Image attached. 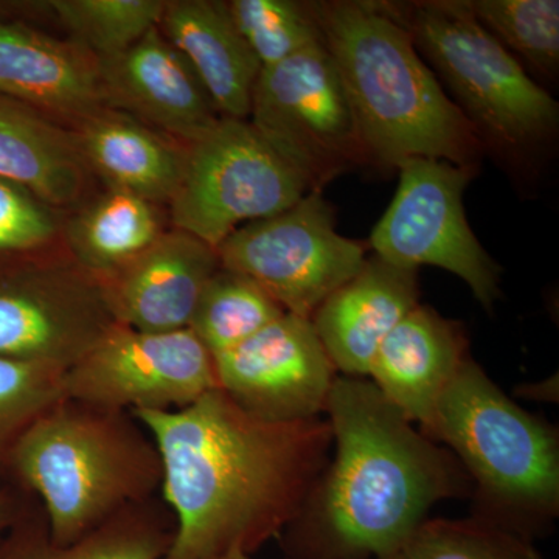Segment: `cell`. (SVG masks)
Returning <instances> with one entry per match:
<instances>
[{
    "label": "cell",
    "instance_id": "obj_1",
    "mask_svg": "<svg viewBox=\"0 0 559 559\" xmlns=\"http://www.w3.org/2000/svg\"><path fill=\"white\" fill-rule=\"evenodd\" d=\"M162 460L175 538L162 559L250 555L299 514L333 447L330 423H274L221 389L183 409L135 411Z\"/></svg>",
    "mask_w": 559,
    "mask_h": 559
},
{
    "label": "cell",
    "instance_id": "obj_2",
    "mask_svg": "<svg viewBox=\"0 0 559 559\" xmlns=\"http://www.w3.org/2000/svg\"><path fill=\"white\" fill-rule=\"evenodd\" d=\"M334 459L280 535L285 559H395L437 502L473 492L450 451L360 378H336Z\"/></svg>",
    "mask_w": 559,
    "mask_h": 559
},
{
    "label": "cell",
    "instance_id": "obj_3",
    "mask_svg": "<svg viewBox=\"0 0 559 559\" xmlns=\"http://www.w3.org/2000/svg\"><path fill=\"white\" fill-rule=\"evenodd\" d=\"M369 164L426 157L477 168L484 143L381 2H314Z\"/></svg>",
    "mask_w": 559,
    "mask_h": 559
},
{
    "label": "cell",
    "instance_id": "obj_4",
    "mask_svg": "<svg viewBox=\"0 0 559 559\" xmlns=\"http://www.w3.org/2000/svg\"><path fill=\"white\" fill-rule=\"evenodd\" d=\"M9 485L39 500L51 539L69 546L121 510L156 498L162 460L131 412L64 396L14 448Z\"/></svg>",
    "mask_w": 559,
    "mask_h": 559
},
{
    "label": "cell",
    "instance_id": "obj_5",
    "mask_svg": "<svg viewBox=\"0 0 559 559\" xmlns=\"http://www.w3.org/2000/svg\"><path fill=\"white\" fill-rule=\"evenodd\" d=\"M426 436L448 444L476 485L474 516L528 540L557 520V430L516 406L473 359L444 390Z\"/></svg>",
    "mask_w": 559,
    "mask_h": 559
},
{
    "label": "cell",
    "instance_id": "obj_6",
    "mask_svg": "<svg viewBox=\"0 0 559 559\" xmlns=\"http://www.w3.org/2000/svg\"><path fill=\"white\" fill-rule=\"evenodd\" d=\"M450 90L484 148L528 153L557 134L559 105L480 27L462 0L381 2Z\"/></svg>",
    "mask_w": 559,
    "mask_h": 559
},
{
    "label": "cell",
    "instance_id": "obj_7",
    "mask_svg": "<svg viewBox=\"0 0 559 559\" xmlns=\"http://www.w3.org/2000/svg\"><path fill=\"white\" fill-rule=\"evenodd\" d=\"M311 187L249 120L221 119L191 143L171 202L176 229L212 248L235 230L285 212Z\"/></svg>",
    "mask_w": 559,
    "mask_h": 559
},
{
    "label": "cell",
    "instance_id": "obj_8",
    "mask_svg": "<svg viewBox=\"0 0 559 559\" xmlns=\"http://www.w3.org/2000/svg\"><path fill=\"white\" fill-rule=\"evenodd\" d=\"M250 123L299 168L311 191L367 165L347 94L325 44L261 69Z\"/></svg>",
    "mask_w": 559,
    "mask_h": 559
},
{
    "label": "cell",
    "instance_id": "obj_9",
    "mask_svg": "<svg viewBox=\"0 0 559 559\" xmlns=\"http://www.w3.org/2000/svg\"><path fill=\"white\" fill-rule=\"evenodd\" d=\"M216 253L221 267L255 282L289 314L310 320L367 260L360 242L337 234L333 209L319 191L235 230Z\"/></svg>",
    "mask_w": 559,
    "mask_h": 559
},
{
    "label": "cell",
    "instance_id": "obj_10",
    "mask_svg": "<svg viewBox=\"0 0 559 559\" xmlns=\"http://www.w3.org/2000/svg\"><path fill=\"white\" fill-rule=\"evenodd\" d=\"M396 168L399 190L371 231L377 257L407 270L428 264L451 272L491 312L500 297V267L481 248L463 207L476 168L426 157Z\"/></svg>",
    "mask_w": 559,
    "mask_h": 559
},
{
    "label": "cell",
    "instance_id": "obj_11",
    "mask_svg": "<svg viewBox=\"0 0 559 559\" xmlns=\"http://www.w3.org/2000/svg\"><path fill=\"white\" fill-rule=\"evenodd\" d=\"M66 396L108 409H183L219 389L215 358L190 329L139 331L116 323L66 370Z\"/></svg>",
    "mask_w": 559,
    "mask_h": 559
},
{
    "label": "cell",
    "instance_id": "obj_12",
    "mask_svg": "<svg viewBox=\"0 0 559 559\" xmlns=\"http://www.w3.org/2000/svg\"><path fill=\"white\" fill-rule=\"evenodd\" d=\"M100 282L79 266L0 277V356L68 370L116 325Z\"/></svg>",
    "mask_w": 559,
    "mask_h": 559
},
{
    "label": "cell",
    "instance_id": "obj_13",
    "mask_svg": "<svg viewBox=\"0 0 559 559\" xmlns=\"http://www.w3.org/2000/svg\"><path fill=\"white\" fill-rule=\"evenodd\" d=\"M215 367L231 401L274 423L319 418L337 378L311 320L289 312L215 356Z\"/></svg>",
    "mask_w": 559,
    "mask_h": 559
},
{
    "label": "cell",
    "instance_id": "obj_14",
    "mask_svg": "<svg viewBox=\"0 0 559 559\" xmlns=\"http://www.w3.org/2000/svg\"><path fill=\"white\" fill-rule=\"evenodd\" d=\"M103 98L191 143L223 117L200 76L156 27L130 49L97 60Z\"/></svg>",
    "mask_w": 559,
    "mask_h": 559
},
{
    "label": "cell",
    "instance_id": "obj_15",
    "mask_svg": "<svg viewBox=\"0 0 559 559\" xmlns=\"http://www.w3.org/2000/svg\"><path fill=\"white\" fill-rule=\"evenodd\" d=\"M219 267L215 248L176 229L98 282L117 323L176 331L189 329L202 290Z\"/></svg>",
    "mask_w": 559,
    "mask_h": 559
},
{
    "label": "cell",
    "instance_id": "obj_16",
    "mask_svg": "<svg viewBox=\"0 0 559 559\" xmlns=\"http://www.w3.org/2000/svg\"><path fill=\"white\" fill-rule=\"evenodd\" d=\"M418 296V271L377 255L367 259L311 319L334 369L347 377H367L378 348L417 307Z\"/></svg>",
    "mask_w": 559,
    "mask_h": 559
},
{
    "label": "cell",
    "instance_id": "obj_17",
    "mask_svg": "<svg viewBox=\"0 0 559 559\" xmlns=\"http://www.w3.org/2000/svg\"><path fill=\"white\" fill-rule=\"evenodd\" d=\"M465 330L417 305L395 326L371 360L369 377L411 423L428 432L437 403L454 380L466 355Z\"/></svg>",
    "mask_w": 559,
    "mask_h": 559
},
{
    "label": "cell",
    "instance_id": "obj_18",
    "mask_svg": "<svg viewBox=\"0 0 559 559\" xmlns=\"http://www.w3.org/2000/svg\"><path fill=\"white\" fill-rule=\"evenodd\" d=\"M159 28L200 76L219 116L249 120L261 64L231 20L229 3L167 2Z\"/></svg>",
    "mask_w": 559,
    "mask_h": 559
},
{
    "label": "cell",
    "instance_id": "obj_19",
    "mask_svg": "<svg viewBox=\"0 0 559 559\" xmlns=\"http://www.w3.org/2000/svg\"><path fill=\"white\" fill-rule=\"evenodd\" d=\"M0 95L81 119L103 100L97 62L76 47L0 24Z\"/></svg>",
    "mask_w": 559,
    "mask_h": 559
},
{
    "label": "cell",
    "instance_id": "obj_20",
    "mask_svg": "<svg viewBox=\"0 0 559 559\" xmlns=\"http://www.w3.org/2000/svg\"><path fill=\"white\" fill-rule=\"evenodd\" d=\"M175 538V516L157 498L121 510L90 535L60 546L33 496L0 539V559H162Z\"/></svg>",
    "mask_w": 559,
    "mask_h": 559
},
{
    "label": "cell",
    "instance_id": "obj_21",
    "mask_svg": "<svg viewBox=\"0 0 559 559\" xmlns=\"http://www.w3.org/2000/svg\"><path fill=\"white\" fill-rule=\"evenodd\" d=\"M76 145L110 189L153 202L171 201L182 179L187 153L121 114L95 112L84 119Z\"/></svg>",
    "mask_w": 559,
    "mask_h": 559
},
{
    "label": "cell",
    "instance_id": "obj_22",
    "mask_svg": "<svg viewBox=\"0 0 559 559\" xmlns=\"http://www.w3.org/2000/svg\"><path fill=\"white\" fill-rule=\"evenodd\" d=\"M0 179L16 183L44 204L68 205L84 189L86 162L75 139L0 97Z\"/></svg>",
    "mask_w": 559,
    "mask_h": 559
},
{
    "label": "cell",
    "instance_id": "obj_23",
    "mask_svg": "<svg viewBox=\"0 0 559 559\" xmlns=\"http://www.w3.org/2000/svg\"><path fill=\"white\" fill-rule=\"evenodd\" d=\"M156 204L110 189L70 226V248L81 270L97 280L120 271L162 237Z\"/></svg>",
    "mask_w": 559,
    "mask_h": 559
},
{
    "label": "cell",
    "instance_id": "obj_24",
    "mask_svg": "<svg viewBox=\"0 0 559 559\" xmlns=\"http://www.w3.org/2000/svg\"><path fill=\"white\" fill-rule=\"evenodd\" d=\"M285 312L255 282L219 267L202 290L189 329L215 358Z\"/></svg>",
    "mask_w": 559,
    "mask_h": 559
},
{
    "label": "cell",
    "instance_id": "obj_25",
    "mask_svg": "<svg viewBox=\"0 0 559 559\" xmlns=\"http://www.w3.org/2000/svg\"><path fill=\"white\" fill-rule=\"evenodd\" d=\"M473 20L503 49L520 55L540 75L559 69L558 0H462Z\"/></svg>",
    "mask_w": 559,
    "mask_h": 559
},
{
    "label": "cell",
    "instance_id": "obj_26",
    "mask_svg": "<svg viewBox=\"0 0 559 559\" xmlns=\"http://www.w3.org/2000/svg\"><path fill=\"white\" fill-rule=\"evenodd\" d=\"M164 0H53L51 9L84 47L116 57L159 27Z\"/></svg>",
    "mask_w": 559,
    "mask_h": 559
},
{
    "label": "cell",
    "instance_id": "obj_27",
    "mask_svg": "<svg viewBox=\"0 0 559 559\" xmlns=\"http://www.w3.org/2000/svg\"><path fill=\"white\" fill-rule=\"evenodd\" d=\"M229 10L261 69L323 43L314 2L234 0Z\"/></svg>",
    "mask_w": 559,
    "mask_h": 559
},
{
    "label": "cell",
    "instance_id": "obj_28",
    "mask_svg": "<svg viewBox=\"0 0 559 559\" xmlns=\"http://www.w3.org/2000/svg\"><path fill=\"white\" fill-rule=\"evenodd\" d=\"M66 370L0 356V487L9 485L14 448L33 423L64 399Z\"/></svg>",
    "mask_w": 559,
    "mask_h": 559
},
{
    "label": "cell",
    "instance_id": "obj_29",
    "mask_svg": "<svg viewBox=\"0 0 559 559\" xmlns=\"http://www.w3.org/2000/svg\"><path fill=\"white\" fill-rule=\"evenodd\" d=\"M395 559H543L532 540L481 518L426 520Z\"/></svg>",
    "mask_w": 559,
    "mask_h": 559
},
{
    "label": "cell",
    "instance_id": "obj_30",
    "mask_svg": "<svg viewBox=\"0 0 559 559\" xmlns=\"http://www.w3.org/2000/svg\"><path fill=\"white\" fill-rule=\"evenodd\" d=\"M57 234V221L43 201L0 179V250L40 248Z\"/></svg>",
    "mask_w": 559,
    "mask_h": 559
},
{
    "label": "cell",
    "instance_id": "obj_31",
    "mask_svg": "<svg viewBox=\"0 0 559 559\" xmlns=\"http://www.w3.org/2000/svg\"><path fill=\"white\" fill-rule=\"evenodd\" d=\"M33 498L31 492L14 487V485H2L0 487V539L3 538L14 521L20 518L22 510Z\"/></svg>",
    "mask_w": 559,
    "mask_h": 559
},
{
    "label": "cell",
    "instance_id": "obj_32",
    "mask_svg": "<svg viewBox=\"0 0 559 559\" xmlns=\"http://www.w3.org/2000/svg\"><path fill=\"white\" fill-rule=\"evenodd\" d=\"M221 559H252L250 555L240 554V551H235V554L227 555V557Z\"/></svg>",
    "mask_w": 559,
    "mask_h": 559
}]
</instances>
